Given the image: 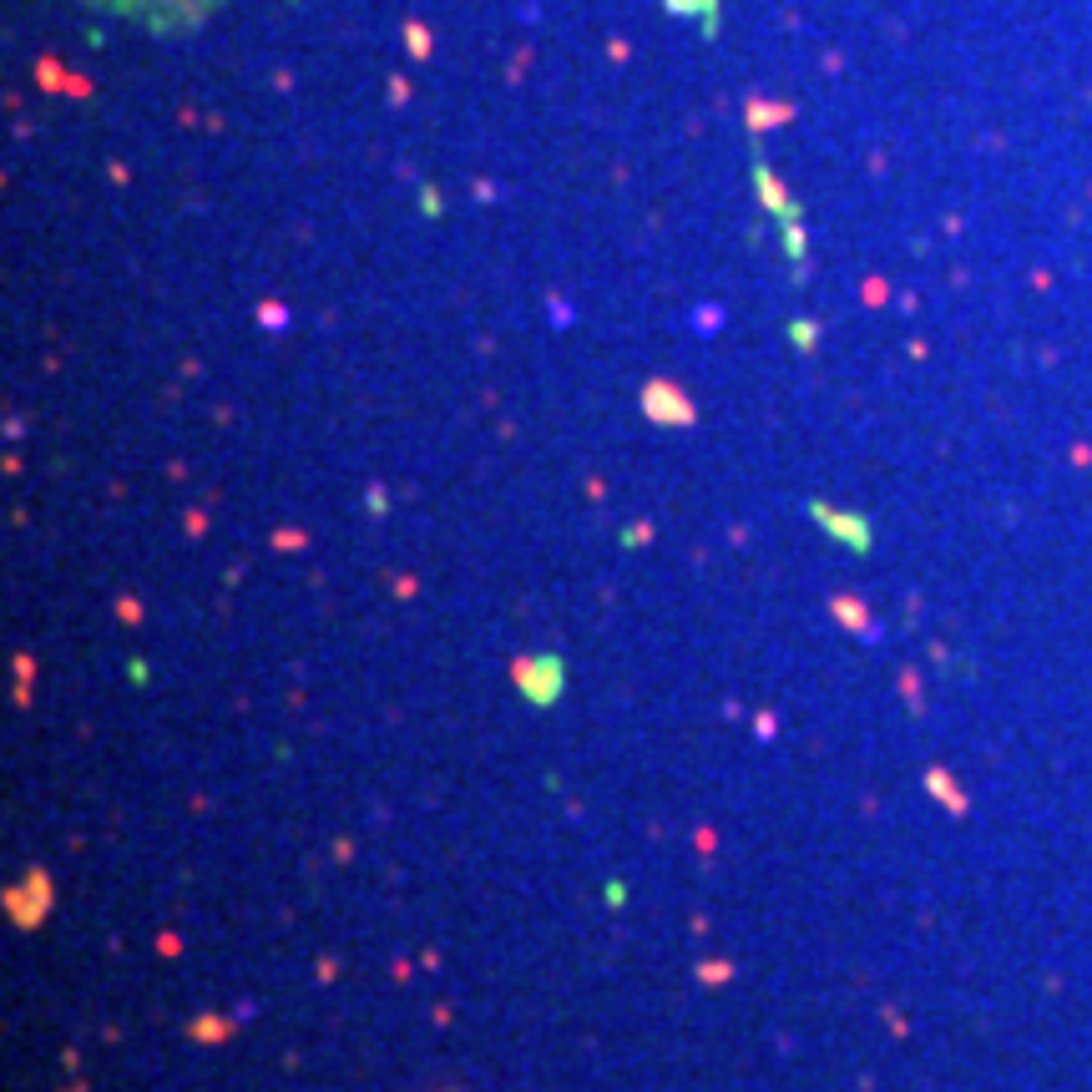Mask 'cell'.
<instances>
[{
  "label": "cell",
  "instance_id": "6da1fadb",
  "mask_svg": "<svg viewBox=\"0 0 1092 1092\" xmlns=\"http://www.w3.org/2000/svg\"><path fill=\"white\" fill-rule=\"evenodd\" d=\"M92 6L132 15V21H147V26H177V21H192V15L212 11L218 0H92Z\"/></svg>",
  "mask_w": 1092,
  "mask_h": 1092
},
{
  "label": "cell",
  "instance_id": "7a4b0ae2",
  "mask_svg": "<svg viewBox=\"0 0 1092 1092\" xmlns=\"http://www.w3.org/2000/svg\"><path fill=\"white\" fill-rule=\"evenodd\" d=\"M516 683H522V688L531 693V703H551V698H557V688H562V668H557V657H546V662H542V673H531L526 662H516Z\"/></svg>",
  "mask_w": 1092,
  "mask_h": 1092
}]
</instances>
